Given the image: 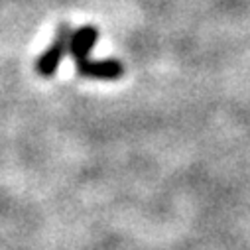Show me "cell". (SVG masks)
<instances>
[{"label": "cell", "mask_w": 250, "mask_h": 250, "mask_svg": "<svg viewBox=\"0 0 250 250\" xmlns=\"http://www.w3.org/2000/svg\"><path fill=\"white\" fill-rule=\"evenodd\" d=\"M69 36H71V28L69 24H61L53 42L47 45V49L38 57L36 61V73L42 75V77H51L59 63L63 61L65 53L69 51Z\"/></svg>", "instance_id": "6da1fadb"}, {"label": "cell", "mask_w": 250, "mask_h": 250, "mask_svg": "<svg viewBox=\"0 0 250 250\" xmlns=\"http://www.w3.org/2000/svg\"><path fill=\"white\" fill-rule=\"evenodd\" d=\"M99 40V28L87 24V26H81L77 28L75 32L71 30V36H69V51L71 57L75 59V63L77 61H83L91 55L95 43Z\"/></svg>", "instance_id": "3957f363"}, {"label": "cell", "mask_w": 250, "mask_h": 250, "mask_svg": "<svg viewBox=\"0 0 250 250\" xmlns=\"http://www.w3.org/2000/svg\"><path fill=\"white\" fill-rule=\"evenodd\" d=\"M77 73L85 79L99 81H116L124 75V65L118 59H83L75 63Z\"/></svg>", "instance_id": "7a4b0ae2"}]
</instances>
